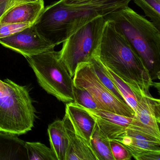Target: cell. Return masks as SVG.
<instances>
[{
    "mask_svg": "<svg viewBox=\"0 0 160 160\" xmlns=\"http://www.w3.org/2000/svg\"><path fill=\"white\" fill-rule=\"evenodd\" d=\"M0 44L25 58L54 49L55 47L39 35L33 25L11 36L0 39Z\"/></svg>",
    "mask_w": 160,
    "mask_h": 160,
    "instance_id": "obj_9",
    "label": "cell"
},
{
    "mask_svg": "<svg viewBox=\"0 0 160 160\" xmlns=\"http://www.w3.org/2000/svg\"><path fill=\"white\" fill-rule=\"evenodd\" d=\"M62 121L68 138L65 160H97L88 142L75 132L66 114Z\"/></svg>",
    "mask_w": 160,
    "mask_h": 160,
    "instance_id": "obj_11",
    "label": "cell"
},
{
    "mask_svg": "<svg viewBox=\"0 0 160 160\" xmlns=\"http://www.w3.org/2000/svg\"><path fill=\"white\" fill-rule=\"evenodd\" d=\"M90 62L92 65L93 71L103 84L118 99L122 102L127 104L117 87L106 73L102 63L95 54L93 55L92 58L90 60Z\"/></svg>",
    "mask_w": 160,
    "mask_h": 160,
    "instance_id": "obj_18",
    "label": "cell"
},
{
    "mask_svg": "<svg viewBox=\"0 0 160 160\" xmlns=\"http://www.w3.org/2000/svg\"><path fill=\"white\" fill-rule=\"evenodd\" d=\"M48 132L51 148L58 160H65L68 138L62 120H57L49 124Z\"/></svg>",
    "mask_w": 160,
    "mask_h": 160,
    "instance_id": "obj_14",
    "label": "cell"
},
{
    "mask_svg": "<svg viewBox=\"0 0 160 160\" xmlns=\"http://www.w3.org/2000/svg\"><path fill=\"white\" fill-rule=\"evenodd\" d=\"M105 72L108 77L111 79L117 88L122 95L124 100L128 105L133 109L134 112L137 107V100L135 93L129 85L121 79L111 70L103 64Z\"/></svg>",
    "mask_w": 160,
    "mask_h": 160,
    "instance_id": "obj_16",
    "label": "cell"
},
{
    "mask_svg": "<svg viewBox=\"0 0 160 160\" xmlns=\"http://www.w3.org/2000/svg\"><path fill=\"white\" fill-rule=\"evenodd\" d=\"M133 158L137 160H160V151L144 152Z\"/></svg>",
    "mask_w": 160,
    "mask_h": 160,
    "instance_id": "obj_24",
    "label": "cell"
},
{
    "mask_svg": "<svg viewBox=\"0 0 160 160\" xmlns=\"http://www.w3.org/2000/svg\"><path fill=\"white\" fill-rule=\"evenodd\" d=\"M73 82L75 86L87 90L98 103L101 110L130 118L134 116L133 109L128 104L118 99L101 82L90 61L77 65Z\"/></svg>",
    "mask_w": 160,
    "mask_h": 160,
    "instance_id": "obj_7",
    "label": "cell"
},
{
    "mask_svg": "<svg viewBox=\"0 0 160 160\" xmlns=\"http://www.w3.org/2000/svg\"><path fill=\"white\" fill-rule=\"evenodd\" d=\"M110 140V146L114 160H129L132 154L121 142L116 140Z\"/></svg>",
    "mask_w": 160,
    "mask_h": 160,
    "instance_id": "obj_21",
    "label": "cell"
},
{
    "mask_svg": "<svg viewBox=\"0 0 160 160\" xmlns=\"http://www.w3.org/2000/svg\"><path fill=\"white\" fill-rule=\"evenodd\" d=\"M116 140L129 151L132 157L144 152L160 151V138L131 128H127Z\"/></svg>",
    "mask_w": 160,
    "mask_h": 160,
    "instance_id": "obj_10",
    "label": "cell"
},
{
    "mask_svg": "<svg viewBox=\"0 0 160 160\" xmlns=\"http://www.w3.org/2000/svg\"><path fill=\"white\" fill-rule=\"evenodd\" d=\"M36 1L38 0H6V1L0 2V18L5 13L18 5Z\"/></svg>",
    "mask_w": 160,
    "mask_h": 160,
    "instance_id": "obj_23",
    "label": "cell"
},
{
    "mask_svg": "<svg viewBox=\"0 0 160 160\" xmlns=\"http://www.w3.org/2000/svg\"><path fill=\"white\" fill-rule=\"evenodd\" d=\"M40 86L62 102H74L73 78L54 49L26 58Z\"/></svg>",
    "mask_w": 160,
    "mask_h": 160,
    "instance_id": "obj_6",
    "label": "cell"
},
{
    "mask_svg": "<svg viewBox=\"0 0 160 160\" xmlns=\"http://www.w3.org/2000/svg\"><path fill=\"white\" fill-rule=\"evenodd\" d=\"M6 0H0V2H3L6 1ZM43 1V0H41Z\"/></svg>",
    "mask_w": 160,
    "mask_h": 160,
    "instance_id": "obj_25",
    "label": "cell"
},
{
    "mask_svg": "<svg viewBox=\"0 0 160 160\" xmlns=\"http://www.w3.org/2000/svg\"><path fill=\"white\" fill-rule=\"evenodd\" d=\"M160 29V0H132Z\"/></svg>",
    "mask_w": 160,
    "mask_h": 160,
    "instance_id": "obj_19",
    "label": "cell"
},
{
    "mask_svg": "<svg viewBox=\"0 0 160 160\" xmlns=\"http://www.w3.org/2000/svg\"><path fill=\"white\" fill-rule=\"evenodd\" d=\"M28 160H58L51 148L39 142H25Z\"/></svg>",
    "mask_w": 160,
    "mask_h": 160,
    "instance_id": "obj_17",
    "label": "cell"
},
{
    "mask_svg": "<svg viewBox=\"0 0 160 160\" xmlns=\"http://www.w3.org/2000/svg\"><path fill=\"white\" fill-rule=\"evenodd\" d=\"M103 65L130 86L134 93L157 88L143 63L112 20H106L95 54Z\"/></svg>",
    "mask_w": 160,
    "mask_h": 160,
    "instance_id": "obj_1",
    "label": "cell"
},
{
    "mask_svg": "<svg viewBox=\"0 0 160 160\" xmlns=\"http://www.w3.org/2000/svg\"><path fill=\"white\" fill-rule=\"evenodd\" d=\"M112 20L145 64L152 80L160 75V31L129 6L105 17Z\"/></svg>",
    "mask_w": 160,
    "mask_h": 160,
    "instance_id": "obj_3",
    "label": "cell"
},
{
    "mask_svg": "<svg viewBox=\"0 0 160 160\" xmlns=\"http://www.w3.org/2000/svg\"><path fill=\"white\" fill-rule=\"evenodd\" d=\"M66 104L65 114L72 122L75 132L90 145L91 137L96 123L95 118L86 108L74 102Z\"/></svg>",
    "mask_w": 160,
    "mask_h": 160,
    "instance_id": "obj_12",
    "label": "cell"
},
{
    "mask_svg": "<svg viewBox=\"0 0 160 160\" xmlns=\"http://www.w3.org/2000/svg\"><path fill=\"white\" fill-rule=\"evenodd\" d=\"M36 118L29 90L7 78L0 79V132L15 135L32 129Z\"/></svg>",
    "mask_w": 160,
    "mask_h": 160,
    "instance_id": "obj_5",
    "label": "cell"
},
{
    "mask_svg": "<svg viewBox=\"0 0 160 160\" xmlns=\"http://www.w3.org/2000/svg\"><path fill=\"white\" fill-rule=\"evenodd\" d=\"M137 107L128 128L160 138V101L150 93H136Z\"/></svg>",
    "mask_w": 160,
    "mask_h": 160,
    "instance_id": "obj_8",
    "label": "cell"
},
{
    "mask_svg": "<svg viewBox=\"0 0 160 160\" xmlns=\"http://www.w3.org/2000/svg\"><path fill=\"white\" fill-rule=\"evenodd\" d=\"M90 146L97 160H114L110 140L101 132L97 123L91 137Z\"/></svg>",
    "mask_w": 160,
    "mask_h": 160,
    "instance_id": "obj_15",
    "label": "cell"
},
{
    "mask_svg": "<svg viewBox=\"0 0 160 160\" xmlns=\"http://www.w3.org/2000/svg\"><path fill=\"white\" fill-rule=\"evenodd\" d=\"M33 24L30 23L4 24L0 23V39L11 36Z\"/></svg>",
    "mask_w": 160,
    "mask_h": 160,
    "instance_id": "obj_22",
    "label": "cell"
},
{
    "mask_svg": "<svg viewBox=\"0 0 160 160\" xmlns=\"http://www.w3.org/2000/svg\"><path fill=\"white\" fill-rule=\"evenodd\" d=\"M106 21L104 17L92 15L74 19L69 23L65 41L59 54L72 78L77 65L89 61L95 54Z\"/></svg>",
    "mask_w": 160,
    "mask_h": 160,
    "instance_id": "obj_4",
    "label": "cell"
},
{
    "mask_svg": "<svg viewBox=\"0 0 160 160\" xmlns=\"http://www.w3.org/2000/svg\"><path fill=\"white\" fill-rule=\"evenodd\" d=\"M132 0H59L44 7L33 25L39 35L56 47L65 41L69 23L92 15L105 17L128 6Z\"/></svg>",
    "mask_w": 160,
    "mask_h": 160,
    "instance_id": "obj_2",
    "label": "cell"
},
{
    "mask_svg": "<svg viewBox=\"0 0 160 160\" xmlns=\"http://www.w3.org/2000/svg\"><path fill=\"white\" fill-rule=\"evenodd\" d=\"M74 102L88 109H100L98 103L87 90L73 84Z\"/></svg>",
    "mask_w": 160,
    "mask_h": 160,
    "instance_id": "obj_20",
    "label": "cell"
},
{
    "mask_svg": "<svg viewBox=\"0 0 160 160\" xmlns=\"http://www.w3.org/2000/svg\"><path fill=\"white\" fill-rule=\"evenodd\" d=\"M44 7V1L41 0L22 3L4 14L0 18V23L34 24L42 13Z\"/></svg>",
    "mask_w": 160,
    "mask_h": 160,
    "instance_id": "obj_13",
    "label": "cell"
}]
</instances>
